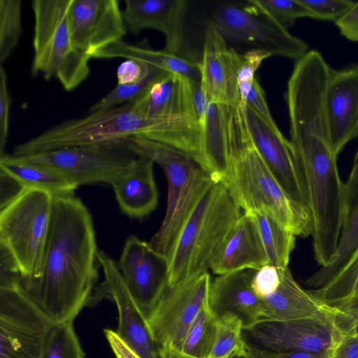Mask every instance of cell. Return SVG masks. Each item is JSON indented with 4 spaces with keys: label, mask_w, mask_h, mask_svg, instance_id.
Here are the masks:
<instances>
[{
    "label": "cell",
    "mask_w": 358,
    "mask_h": 358,
    "mask_svg": "<svg viewBox=\"0 0 358 358\" xmlns=\"http://www.w3.org/2000/svg\"><path fill=\"white\" fill-rule=\"evenodd\" d=\"M231 358H245V357H240V356H235V357H233Z\"/></svg>",
    "instance_id": "52"
},
{
    "label": "cell",
    "mask_w": 358,
    "mask_h": 358,
    "mask_svg": "<svg viewBox=\"0 0 358 358\" xmlns=\"http://www.w3.org/2000/svg\"><path fill=\"white\" fill-rule=\"evenodd\" d=\"M280 284L262 300L261 320H289L301 318L333 320L341 324V314L302 288L288 267L279 268Z\"/></svg>",
    "instance_id": "20"
},
{
    "label": "cell",
    "mask_w": 358,
    "mask_h": 358,
    "mask_svg": "<svg viewBox=\"0 0 358 358\" xmlns=\"http://www.w3.org/2000/svg\"><path fill=\"white\" fill-rule=\"evenodd\" d=\"M267 264L252 217L244 212L224 238L210 269L220 275L244 269L258 270Z\"/></svg>",
    "instance_id": "22"
},
{
    "label": "cell",
    "mask_w": 358,
    "mask_h": 358,
    "mask_svg": "<svg viewBox=\"0 0 358 358\" xmlns=\"http://www.w3.org/2000/svg\"><path fill=\"white\" fill-rule=\"evenodd\" d=\"M243 324L240 318L227 314L218 320L214 345L209 358L245 357L246 342L242 335Z\"/></svg>",
    "instance_id": "32"
},
{
    "label": "cell",
    "mask_w": 358,
    "mask_h": 358,
    "mask_svg": "<svg viewBox=\"0 0 358 358\" xmlns=\"http://www.w3.org/2000/svg\"><path fill=\"white\" fill-rule=\"evenodd\" d=\"M97 257L103 281L96 287L90 303L103 298L113 301L118 311L117 335L142 358H160L146 319L127 288L117 262L102 250H99Z\"/></svg>",
    "instance_id": "14"
},
{
    "label": "cell",
    "mask_w": 358,
    "mask_h": 358,
    "mask_svg": "<svg viewBox=\"0 0 358 358\" xmlns=\"http://www.w3.org/2000/svg\"><path fill=\"white\" fill-rule=\"evenodd\" d=\"M72 0H34L32 76L56 78L73 91L89 76L90 58L75 45L70 28Z\"/></svg>",
    "instance_id": "4"
},
{
    "label": "cell",
    "mask_w": 358,
    "mask_h": 358,
    "mask_svg": "<svg viewBox=\"0 0 358 358\" xmlns=\"http://www.w3.org/2000/svg\"><path fill=\"white\" fill-rule=\"evenodd\" d=\"M266 15L288 29L303 17H310L309 10L300 0H253Z\"/></svg>",
    "instance_id": "35"
},
{
    "label": "cell",
    "mask_w": 358,
    "mask_h": 358,
    "mask_svg": "<svg viewBox=\"0 0 358 358\" xmlns=\"http://www.w3.org/2000/svg\"><path fill=\"white\" fill-rule=\"evenodd\" d=\"M246 106L254 110L268 124L272 127L278 128L271 114L264 92L257 78L248 95Z\"/></svg>",
    "instance_id": "45"
},
{
    "label": "cell",
    "mask_w": 358,
    "mask_h": 358,
    "mask_svg": "<svg viewBox=\"0 0 358 358\" xmlns=\"http://www.w3.org/2000/svg\"><path fill=\"white\" fill-rule=\"evenodd\" d=\"M249 213L255 222L264 249L268 264L288 267L295 247L296 236L287 230L269 212L262 210Z\"/></svg>",
    "instance_id": "29"
},
{
    "label": "cell",
    "mask_w": 358,
    "mask_h": 358,
    "mask_svg": "<svg viewBox=\"0 0 358 358\" xmlns=\"http://www.w3.org/2000/svg\"><path fill=\"white\" fill-rule=\"evenodd\" d=\"M154 164L150 159L138 157L111 185L120 208L131 218L142 220L157 206Z\"/></svg>",
    "instance_id": "24"
},
{
    "label": "cell",
    "mask_w": 358,
    "mask_h": 358,
    "mask_svg": "<svg viewBox=\"0 0 358 358\" xmlns=\"http://www.w3.org/2000/svg\"><path fill=\"white\" fill-rule=\"evenodd\" d=\"M245 358H331L333 351L323 353L278 352L262 348L246 342Z\"/></svg>",
    "instance_id": "44"
},
{
    "label": "cell",
    "mask_w": 358,
    "mask_h": 358,
    "mask_svg": "<svg viewBox=\"0 0 358 358\" xmlns=\"http://www.w3.org/2000/svg\"><path fill=\"white\" fill-rule=\"evenodd\" d=\"M326 106L334 148L337 156L358 136V64L331 68Z\"/></svg>",
    "instance_id": "18"
},
{
    "label": "cell",
    "mask_w": 358,
    "mask_h": 358,
    "mask_svg": "<svg viewBox=\"0 0 358 358\" xmlns=\"http://www.w3.org/2000/svg\"><path fill=\"white\" fill-rule=\"evenodd\" d=\"M310 292L325 304L335 308L358 294V249L345 268L331 282Z\"/></svg>",
    "instance_id": "31"
},
{
    "label": "cell",
    "mask_w": 358,
    "mask_h": 358,
    "mask_svg": "<svg viewBox=\"0 0 358 358\" xmlns=\"http://www.w3.org/2000/svg\"><path fill=\"white\" fill-rule=\"evenodd\" d=\"M94 58L134 59L192 80L201 81L198 62L166 50H156L145 44L132 45L121 41L103 50Z\"/></svg>",
    "instance_id": "27"
},
{
    "label": "cell",
    "mask_w": 358,
    "mask_h": 358,
    "mask_svg": "<svg viewBox=\"0 0 358 358\" xmlns=\"http://www.w3.org/2000/svg\"><path fill=\"white\" fill-rule=\"evenodd\" d=\"M196 3V21L216 30L227 41L246 44L295 62L309 51L307 43L264 13L253 0Z\"/></svg>",
    "instance_id": "6"
},
{
    "label": "cell",
    "mask_w": 358,
    "mask_h": 358,
    "mask_svg": "<svg viewBox=\"0 0 358 358\" xmlns=\"http://www.w3.org/2000/svg\"><path fill=\"white\" fill-rule=\"evenodd\" d=\"M138 156L152 160L164 171L168 183L166 212L160 228L149 242L157 252L168 255L185 220L210 176L192 159L141 135L127 139Z\"/></svg>",
    "instance_id": "7"
},
{
    "label": "cell",
    "mask_w": 358,
    "mask_h": 358,
    "mask_svg": "<svg viewBox=\"0 0 358 358\" xmlns=\"http://www.w3.org/2000/svg\"><path fill=\"white\" fill-rule=\"evenodd\" d=\"M0 210L8 206L27 188L17 178L0 167Z\"/></svg>",
    "instance_id": "43"
},
{
    "label": "cell",
    "mask_w": 358,
    "mask_h": 358,
    "mask_svg": "<svg viewBox=\"0 0 358 358\" xmlns=\"http://www.w3.org/2000/svg\"><path fill=\"white\" fill-rule=\"evenodd\" d=\"M11 97L9 93L5 69L0 66V157L5 154L8 135Z\"/></svg>",
    "instance_id": "41"
},
{
    "label": "cell",
    "mask_w": 358,
    "mask_h": 358,
    "mask_svg": "<svg viewBox=\"0 0 358 358\" xmlns=\"http://www.w3.org/2000/svg\"><path fill=\"white\" fill-rule=\"evenodd\" d=\"M331 358H358V334L345 335Z\"/></svg>",
    "instance_id": "49"
},
{
    "label": "cell",
    "mask_w": 358,
    "mask_h": 358,
    "mask_svg": "<svg viewBox=\"0 0 358 358\" xmlns=\"http://www.w3.org/2000/svg\"><path fill=\"white\" fill-rule=\"evenodd\" d=\"M358 249V150L349 178L344 183L341 229L335 253L329 262L308 278L304 284L313 289L324 287L345 268Z\"/></svg>",
    "instance_id": "23"
},
{
    "label": "cell",
    "mask_w": 358,
    "mask_h": 358,
    "mask_svg": "<svg viewBox=\"0 0 358 358\" xmlns=\"http://www.w3.org/2000/svg\"><path fill=\"white\" fill-rule=\"evenodd\" d=\"M52 201L50 193L30 188L0 210V243L15 257L23 280L41 275Z\"/></svg>",
    "instance_id": "8"
},
{
    "label": "cell",
    "mask_w": 358,
    "mask_h": 358,
    "mask_svg": "<svg viewBox=\"0 0 358 358\" xmlns=\"http://www.w3.org/2000/svg\"><path fill=\"white\" fill-rule=\"evenodd\" d=\"M0 167L17 178L27 189L47 192L53 196L73 195L77 186L59 173L11 155L0 157Z\"/></svg>",
    "instance_id": "28"
},
{
    "label": "cell",
    "mask_w": 358,
    "mask_h": 358,
    "mask_svg": "<svg viewBox=\"0 0 358 358\" xmlns=\"http://www.w3.org/2000/svg\"><path fill=\"white\" fill-rule=\"evenodd\" d=\"M358 334V322L355 324L347 332V334Z\"/></svg>",
    "instance_id": "51"
},
{
    "label": "cell",
    "mask_w": 358,
    "mask_h": 358,
    "mask_svg": "<svg viewBox=\"0 0 358 358\" xmlns=\"http://www.w3.org/2000/svg\"><path fill=\"white\" fill-rule=\"evenodd\" d=\"M341 314V323L345 334L358 322V294L335 307Z\"/></svg>",
    "instance_id": "47"
},
{
    "label": "cell",
    "mask_w": 358,
    "mask_h": 358,
    "mask_svg": "<svg viewBox=\"0 0 358 358\" xmlns=\"http://www.w3.org/2000/svg\"><path fill=\"white\" fill-rule=\"evenodd\" d=\"M341 35L352 42H358V1L335 23Z\"/></svg>",
    "instance_id": "46"
},
{
    "label": "cell",
    "mask_w": 358,
    "mask_h": 358,
    "mask_svg": "<svg viewBox=\"0 0 358 358\" xmlns=\"http://www.w3.org/2000/svg\"><path fill=\"white\" fill-rule=\"evenodd\" d=\"M160 358H196L185 354L181 350L169 346L159 347Z\"/></svg>",
    "instance_id": "50"
},
{
    "label": "cell",
    "mask_w": 358,
    "mask_h": 358,
    "mask_svg": "<svg viewBox=\"0 0 358 358\" xmlns=\"http://www.w3.org/2000/svg\"><path fill=\"white\" fill-rule=\"evenodd\" d=\"M217 322L208 302L190 326L180 350L196 358H209L215 341Z\"/></svg>",
    "instance_id": "30"
},
{
    "label": "cell",
    "mask_w": 358,
    "mask_h": 358,
    "mask_svg": "<svg viewBox=\"0 0 358 358\" xmlns=\"http://www.w3.org/2000/svg\"><path fill=\"white\" fill-rule=\"evenodd\" d=\"M153 66L134 59H127L117 68V85H130L145 79Z\"/></svg>",
    "instance_id": "42"
},
{
    "label": "cell",
    "mask_w": 358,
    "mask_h": 358,
    "mask_svg": "<svg viewBox=\"0 0 358 358\" xmlns=\"http://www.w3.org/2000/svg\"><path fill=\"white\" fill-rule=\"evenodd\" d=\"M123 17L134 35L152 29L165 37L166 51L180 55L185 41V19L192 1L187 0H124Z\"/></svg>",
    "instance_id": "17"
},
{
    "label": "cell",
    "mask_w": 358,
    "mask_h": 358,
    "mask_svg": "<svg viewBox=\"0 0 358 358\" xmlns=\"http://www.w3.org/2000/svg\"><path fill=\"white\" fill-rule=\"evenodd\" d=\"M245 117L253 143L264 162L287 194L303 204L289 141L279 128L268 124L248 106Z\"/></svg>",
    "instance_id": "19"
},
{
    "label": "cell",
    "mask_w": 358,
    "mask_h": 358,
    "mask_svg": "<svg viewBox=\"0 0 358 358\" xmlns=\"http://www.w3.org/2000/svg\"><path fill=\"white\" fill-rule=\"evenodd\" d=\"M208 272L167 287L146 317L157 345L181 350L186 334L202 307L208 303L210 286Z\"/></svg>",
    "instance_id": "11"
},
{
    "label": "cell",
    "mask_w": 358,
    "mask_h": 358,
    "mask_svg": "<svg viewBox=\"0 0 358 358\" xmlns=\"http://www.w3.org/2000/svg\"><path fill=\"white\" fill-rule=\"evenodd\" d=\"M309 10L310 17L334 22L341 19L355 5L350 0H300Z\"/></svg>",
    "instance_id": "38"
},
{
    "label": "cell",
    "mask_w": 358,
    "mask_h": 358,
    "mask_svg": "<svg viewBox=\"0 0 358 358\" xmlns=\"http://www.w3.org/2000/svg\"><path fill=\"white\" fill-rule=\"evenodd\" d=\"M162 117H148L136 111L130 102L98 110L82 117L59 123L19 145L14 157L29 156L52 150L127 140L137 134L151 133Z\"/></svg>",
    "instance_id": "5"
},
{
    "label": "cell",
    "mask_w": 358,
    "mask_h": 358,
    "mask_svg": "<svg viewBox=\"0 0 358 358\" xmlns=\"http://www.w3.org/2000/svg\"><path fill=\"white\" fill-rule=\"evenodd\" d=\"M228 188L211 180L181 226L168 255V286L210 268L227 235L243 215Z\"/></svg>",
    "instance_id": "3"
},
{
    "label": "cell",
    "mask_w": 358,
    "mask_h": 358,
    "mask_svg": "<svg viewBox=\"0 0 358 358\" xmlns=\"http://www.w3.org/2000/svg\"><path fill=\"white\" fill-rule=\"evenodd\" d=\"M98 252L93 220L82 200L53 196L41 275L22 285L55 323L73 321L97 287Z\"/></svg>",
    "instance_id": "1"
},
{
    "label": "cell",
    "mask_w": 358,
    "mask_h": 358,
    "mask_svg": "<svg viewBox=\"0 0 358 358\" xmlns=\"http://www.w3.org/2000/svg\"><path fill=\"white\" fill-rule=\"evenodd\" d=\"M271 56L270 52L259 49H251L243 55L237 77L240 106L246 107L248 95L256 78L255 73L262 62Z\"/></svg>",
    "instance_id": "37"
},
{
    "label": "cell",
    "mask_w": 358,
    "mask_h": 358,
    "mask_svg": "<svg viewBox=\"0 0 358 358\" xmlns=\"http://www.w3.org/2000/svg\"><path fill=\"white\" fill-rule=\"evenodd\" d=\"M255 271L244 269L220 275L210 283L208 302L217 320L227 314L234 315L245 330L261 320L262 300L252 287Z\"/></svg>",
    "instance_id": "21"
},
{
    "label": "cell",
    "mask_w": 358,
    "mask_h": 358,
    "mask_svg": "<svg viewBox=\"0 0 358 358\" xmlns=\"http://www.w3.org/2000/svg\"><path fill=\"white\" fill-rule=\"evenodd\" d=\"M228 106L209 103L201 128V152L204 170L214 181L226 183L230 174L227 138Z\"/></svg>",
    "instance_id": "26"
},
{
    "label": "cell",
    "mask_w": 358,
    "mask_h": 358,
    "mask_svg": "<svg viewBox=\"0 0 358 358\" xmlns=\"http://www.w3.org/2000/svg\"><path fill=\"white\" fill-rule=\"evenodd\" d=\"M22 32V1L0 0V62L12 54Z\"/></svg>",
    "instance_id": "34"
},
{
    "label": "cell",
    "mask_w": 358,
    "mask_h": 358,
    "mask_svg": "<svg viewBox=\"0 0 358 358\" xmlns=\"http://www.w3.org/2000/svg\"><path fill=\"white\" fill-rule=\"evenodd\" d=\"M56 324L22 285L0 289V358H40Z\"/></svg>",
    "instance_id": "10"
},
{
    "label": "cell",
    "mask_w": 358,
    "mask_h": 358,
    "mask_svg": "<svg viewBox=\"0 0 358 358\" xmlns=\"http://www.w3.org/2000/svg\"><path fill=\"white\" fill-rule=\"evenodd\" d=\"M69 22L75 45L90 59L127 34L117 0H72Z\"/></svg>",
    "instance_id": "15"
},
{
    "label": "cell",
    "mask_w": 358,
    "mask_h": 358,
    "mask_svg": "<svg viewBox=\"0 0 358 358\" xmlns=\"http://www.w3.org/2000/svg\"><path fill=\"white\" fill-rule=\"evenodd\" d=\"M23 275L13 253L0 243V289H9L22 285Z\"/></svg>",
    "instance_id": "39"
},
{
    "label": "cell",
    "mask_w": 358,
    "mask_h": 358,
    "mask_svg": "<svg viewBox=\"0 0 358 358\" xmlns=\"http://www.w3.org/2000/svg\"><path fill=\"white\" fill-rule=\"evenodd\" d=\"M191 80L162 70L146 90L129 102L136 111L148 117L187 114L197 119L191 101Z\"/></svg>",
    "instance_id": "25"
},
{
    "label": "cell",
    "mask_w": 358,
    "mask_h": 358,
    "mask_svg": "<svg viewBox=\"0 0 358 358\" xmlns=\"http://www.w3.org/2000/svg\"><path fill=\"white\" fill-rule=\"evenodd\" d=\"M104 334L116 358H142L117 335L115 331L106 329Z\"/></svg>",
    "instance_id": "48"
},
{
    "label": "cell",
    "mask_w": 358,
    "mask_h": 358,
    "mask_svg": "<svg viewBox=\"0 0 358 358\" xmlns=\"http://www.w3.org/2000/svg\"><path fill=\"white\" fill-rule=\"evenodd\" d=\"M117 266L131 296L145 319L168 286V257L150 243L129 236Z\"/></svg>",
    "instance_id": "13"
},
{
    "label": "cell",
    "mask_w": 358,
    "mask_h": 358,
    "mask_svg": "<svg viewBox=\"0 0 358 358\" xmlns=\"http://www.w3.org/2000/svg\"><path fill=\"white\" fill-rule=\"evenodd\" d=\"M40 358H85L73 321L57 323L51 330Z\"/></svg>",
    "instance_id": "33"
},
{
    "label": "cell",
    "mask_w": 358,
    "mask_h": 358,
    "mask_svg": "<svg viewBox=\"0 0 358 358\" xmlns=\"http://www.w3.org/2000/svg\"><path fill=\"white\" fill-rule=\"evenodd\" d=\"M280 280L279 268L267 264L255 271L252 280V287L255 294L262 299L275 291Z\"/></svg>",
    "instance_id": "40"
},
{
    "label": "cell",
    "mask_w": 358,
    "mask_h": 358,
    "mask_svg": "<svg viewBox=\"0 0 358 358\" xmlns=\"http://www.w3.org/2000/svg\"><path fill=\"white\" fill-rule=\"evenodd\" d=\"M161 71L153 66L150 74L141 82L130 85H117L108 94L92 105L89 112L116 107L137 99L146 90Z\"/></svg>",
    "instance_id": "36"
},
{
    "label": "cell",
    "mask_w": 358,
    "mask_h": 358,
    "mask_svg": "<svg viewBox=\"0 0 358 358\" xmlns=\"http://www.w3.org/2000/svg\"><path fill=\"white\" fill-rule=\"evenodd\" d=\"M16 157L50 169L78 187L94 183L112 185L138 156L123 140Z\"/></svg>",
    "instance_id": "9"
},
{
    "label": "cell",
    "mask_w": 358,
    "mask_h": 358,
    "mask_svg": "<svg viewBox=\"0 0 358 358\" xmlns=\"http://www.w3.org/2000/svg\"><path fill=\"white\" fill-rule=\"evenodd\" d=\"M242 62L243 55L229 46L216 30L206 28L198 64L201 87L209 103L239 106L237 77Z\"/></svg>",
    "instance_id": "16"
},
{
    "label": "cell",
    "mask_w": 358,
    "mask_h": 358,
    "mask_svg": "<svg viewBox=\"0 0 358 358\" xmlns=\"http://www.w3.org/2000/svg\"><path fill=\"white\" fill-rule=\"evenodd\" d=\"M227 138L231 168L225 185L236 204L244 212L271 213L295 236L311 235L310 210L287 194L264 162L251 137L245 108L229 107Z\"/></svg>",
    "instance_id": "2"
},
{
    "label": "cell",
    "mask_w": 358,
    "mask_h": 358,
    "mask_svg": "<svg viewBox=\"0 0 358 358\" xmlns=\"http://www.w3.org/2000/svg\"><path fill=\"white\" fill-rule=\"evenodd\" d=\"M245 331L262 348L308 353L334 351L346 335L338 322L320 318L262 320Z\"/></svg>",
    "instance_id": "12"
}]
</instances>
